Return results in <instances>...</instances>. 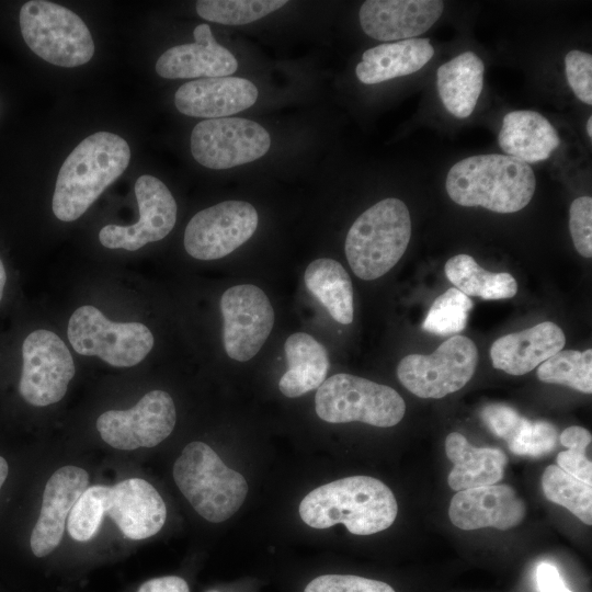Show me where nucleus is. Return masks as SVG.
<instances>
[{
    "label": "nucleus",
    "mask_w": 592,
    "mask_h": 592,
    "mask_svg": "<svg viewBox=\"0 0 592 592\" xmlns=\"http://www.w3.org/2000/svg\"><path fill=\"white\" fill-rule=\"evenodd\" d=\"M566 343L563 331L551 321L509 333L497 339L490 348V358L497 369L519 376L562 350Z\"/></svg>",
    "instance_id": "obj_22"
},
{
    "label": "nucleus",
    "mask_w": 592,
    "mask_h": 592,
    "mask_svg": "<svg viewBox=\"0 0 592 592\" xmlns=\"http://www.w3.org/2000/svg\"><path fill=\"white\" fill-rule=\"evenodd\" d=\"M471 308V299L451 287L433 301L422 329L437 335L457 334L465 329Z\"/></svg>",
    "instance_id": "obj_33"
},
{
    "label": "nucleus",
    "mask_w": 592,
    "mask_h": 592,
    "mask_svg": "<svg viewBox=\"0 0 592 592\" xmlns=\"http://www.w3.org/2000/svg\"><path fill=\"white\" fill-rule=\"evenodd\" d=\"M480 415L486 426L506 443L515 436L525 419L513 408L502 403L487 405Z\"/></svg>",
    "instance_id": "obj_40"
},
{
    "label": "nucleus",
    "mask_w": 592,
    "mask_h": 592,
    "mask_svg": "<svg viewBox=\"0 0 592 592\" xmlns=\"http://www.w3.org/2000/svg\"><path fill=\"white\" fill-rule=\"evenodd\" d=\"M542 487L545 497L567 510L587 525L592 524V488L590 485L549 465L543 473Z\"/></svg>",
    "instance_id": "obj_30"
},
{
    "label": "nucleus",
    "mask_w": 592,
    "mask_h": 592,
    "mask_svg": "<svg viewBox=\"0 0 592 592\" xmlns=\"http://www.w3.org/2000/svg\"><path fill=\"white\" fill-rule=\"evenodd\" d=\"M299 515L314 528L338 523L354 535H371L388 528L398 505L392 491L369 476H351L311 490L299 504Z\"/></svg>",
    "instance_id": "obj_1"
},
{
    "label": "nucleus",
    "mask_w": 592,
    "mask_h": 592,
    "mask_svg": "<svg viewBox=\"0 0 592 592\" xmlns=\"http://www.w3.org/2000/svg\"><path fill=\"white\" fill-rule=\"evenodd\" d=\"M569 229L576 250L584 258L592 257V198L577 197L569 208Z\"/></svg>",
    "instance_id": "obj_38"
},
{
    "label": "nucleus",
    "mask_w": 592,
    "mask_h": 592,
    "mask_svg": "<svg viewBox=\"0 0 592 592\" xmlns=\"http://www.w3.org/2000/svg\"><path fill=\"white\" fill-rule=\"evenodd\" d=\"M434 54L426 38L385 43L363 53L355 68L357 79L375 84L419 71Z\"/></svg>",
    "instance_id": "obj_25"
},
{
    "label": "nucleus",
    "mask_w": 592,
    "mask_h": 592,
    "mask_svg": "<svg viewBox=\"0 0 592 592\" xmlns=\"http://www.w3.org/2000/svg\"><path fill=\"white\" fill-rule=\"evenodd\" d=\"M172 474L193 509L212 523L231 517L248 493L243 476L226 466L217 453L203 442H191L183 448Z\"/></svg>",
    "instance_id": "obj_5"
},
{
    "label": "nucleus",
    "mask_w": 592,
    "mask_h": 592,
    "mask_svg": "<svg viewBox=\"0 0 592 592\" xmlns=\"http://www.w3.org/2000/svg\"><path fill=\"white\" fill-rule=\"evenodd\" d=\"M135 195L139 220L130 226L106 225L99 232L103 247L136 251L149 242L163 239L177 220V203L159 179L144 174L136 180Z\"/></svg>",
    "instance_id": "obj_15"
},
{
    "label": "nucleus",
    "mask_w": 592,
    "mask_h": 592,
    "mask_svg": "<svg viewBox=\"0 0 592 592\" xmlns=\"http://www.w3.org/2000/svg\"><path fill=\"white\" fill-rule=\"evenodd\" d=\"M440 0H367L358 12L365 34L378 41H405L426 32L442 15Z\"/></svg>",
    "instance_id": "obj_18"
},
{
    "label": "nucleus",
    "mask_w": 592,
    "mask_h": 592,
    "mask_svg": "<svg viewBox=\"0 0 592 592\" xmlns=\"http://www.w3.org/2000/svg\"><path fill=\"white\" fill-rule=\"evenodd\" d=\"M478 362L476 344L467 337L445 340L432 354H409L397 366L400 383L420 398L440 399L463 388Z\"/></svg>",
    "instance_id": "obj_9"
},
{
    "label": "nucleus",
    "mask_w": 592,
    "mask_h": 592,
    "mask_svg": "<svg viewBox=\"0 0 592 592\" xmlns=\"http://www.w3.org/2000/svg\"><path fill=\"white\" fill-rule=\"evenodd\" d=\"M137 592H190V588L181 577L164 576L144 582Z\"/></svg>",
    "instance_id": "obj_42"
},
{
    "label": "nucleus",
    "mask_w": 592,
    "mask_h": 592,
    "mask_svg": "<svg viewBox=\"0 0 592 592\" xmlns=\"http://www.w3.org/2000/svg\"><path fill=\"white\" fill-rule=\"evenodd\" d=\"M536 583L539 592H572L565 584L558 569L548 562L537 566Z\"/></svg>",
    "instance_id": "obj_41"
},
{
    "label": "nucleus",
    "mask_w": 592,
    "mask_h": 592,
    "mask_svg": "<svg viewBox=\"0 0 592 592\" xmlns=\"http://www.w3.org/2000/svg\"><path fill=\"white\" fill-rule=\"evenodd\" d=\"M451 522L464 531L496 527L506 531L521 523L525 504L508 485L457 491L448 508Z\"/></svg>",
    "instance_id": "obj_17"
},
{
    "label": "nucleus",
    "mask_w": 592,
    "mask_h": 592,
    "mask_svg": "<svg viewBox=\"0 0 592 592\" xmlns=\"http://www.w3.org/2000/svg\"><path fill=\"white\" fill-rule=\"evenodd\" d=\"M105 515L115 522L125 537L138 540L151 537L162 528L167 508L151 483L129 478L110 487Z\"/></svg>",
    "instance_id": "obj_19"
},
{
    "label": "nucleus",
    "mask_w": 592,
    "mask_h": 592,
    "mask_svg": "<svg viewBox=\"0 0 592 592\" xmlns=\"http://www.w3.org/2000/svg\"><path fill=\"white\" fill-rule=\"evenodd\" d=\"M271 146L270 134L254 121L241 117L204 119L191 134V152L202 166L223 170L254 161Z\"/></svg>",
    "instance_id": "obj_10"
},
{
    "label": "nucleus",
    "mask_w": 592,
    "mask_h": 592,
    "mask_svg": "<svg viewBox=\"0 0 592 592\" xmlns=\"http://www.w3.org/2000/svg\"><path fill=\"white\" fill-rule=\"evenodd\" d=\"M206 592H220V591L215 590V589H212V590H208V591H206Z\"/></svg>",
    "instance_id": "obj_46"
},
{
    "label": "nucleus",
    "mask_w": 592,
    "mask_h": 592,
    "mask_svg": "<svg viewBox=\"0 0 592 592\" xmlns=\"http://www.w3.org/2000/svg\"><path fill=\"white\" fill-rule=\"evenodd\" d=\"M258 212L244 201H225L196 213L184 231V248L197 260L221 259L257 230Z\"/></svg>",
    "instance_id": "obj_12"
},
{
    "label": "nucleus",
    "mask_w": 592,
    "mask_h": 592,
    "mask_svg": "<svg viewBox=\"0 0 592 592\" xmlns=\"http://www.w3.org/2000/svg\"><path fill=\"white\" fill-rule=\"evenodd\" d=\"M448 196L466 207L481 206L509 214L532 200L536 179L525 162L508 155H478L456 162L445 182Z\"/></svg>",
    "instance_id": "obj_3"
},
{
    "label": "nucleus",
    "mask_w": 592,
    "mask_h": 592,
    "mask_svg": "<svg viewBox=\"0 0 592 592\" xmlns=\"http://www.w3.org/2000/svg\"><path fill=\"white\" fill-rule=\"evenodd\" d=\"M258 88L240 77L202 78L182 84L174 94L180 113L203 118H221L252 106Z\"/></svg>",
    "instance_id": "obj_20"
},
{
    "label": "nucleus",
    "mask_w": 592,
    "mask_h": 592,
    "mask_svg": "<svg viewBox=\"0 0 592 592\" xmlns=\"http://www.w3.org/2000/svg\"><path fill=\"white\" fill-rule=\"evenodd\" d=\"M559 441L568 449L558 454L557 466L591 486L592 464L585 455L587 448L592 441L591 433L582 426L572 425L561 432Z\"/></svg>",
    "instance_id": "obj_35"
},
{
    "label": "nucleus",
    "mask_w": 592,
    "mask_h": 592,
    "mask_svg": "<svg viewBox=\"0 0 592 592\" xmlns=\"http://www.w3.org/2000/svg\"><path fill=\"white\" fill-rule=\"evenodd\" d=\"M567 81L576 96L585 104H592V56L573 49L565 57Z\"/></svg>",
    "instance_id": "obj_39"
},
{
    "label": "nucleus",
    "mask_w": 592,
    "mask_h": 592,
    "mask_svg": "<svg viewBox=\"0 0 592 592\" xmlns=\"http://www.w3.org/2000/svg\"><path fill=\"white\" fill-rule=\"evenodd\" d=\"M315 409L317 415L329 423L357 421L389 428L402 420L406 403L389 386L340 373L332 375L318 387Z\"/></svg>",
    "instance_id": "obj_6"
},
{
    "label": "nucleus",
    "mask_w": 592,
    "mask_h": 592,
    "mask_svg": "<svg viewBox=\"0 0 592 592\" xmlns=\"http://www.w3.org/2000/svg\"><path fill=\"white\" fill-rule=\"evenodd\" d=\"M482 60L465 52L443 64L436 73L439 95L445 109L458 118L468 117L483 87Z\"/></svg>",
    "instance_id": "obj_27"
},
{
    "label": "nucleus",
    "mask_w": 592,
    "mask_h": 592,
    "mask_svg": "<svg viewBox=\"0 0 592 592\" xmlns=\"http://www.w3.org/2000/svg\"><path fill=\"white\" fill-rule=\"evenodd\" d=\"M286 3V0H201L196 2V12L209 22L241 25L262 19Z\"/></svg>",
    "instance_id": "obj_32"
},
{
    "label": "nucleus",
    "mask_w": 592,
    "mask_h": 592,
    "mask_svg": "<svg viewBox=\"0 0 592 592\" xmlns=\"http://www.w3.org/2000/svg\"><path fill=\"white\" fill-rule=\"evenodd\" d=\"M303 592H396L388 583L353 574H322L310 580Z\"/></svg>",
    "instance_id": "obj_37"
},
{
    "label": "nucleus",
    "mask_w": 592,
    "mask_h": 592,
    "mask_svg": "<svg viewBox=\"0 0 592 592\" xmlns=\"http://www.w3.org/2000/svg\"><path fill=\"white\" fill-rule=\"evenodd\" d=\"M539 380L571 387L583 394L592 392V350H560L537 368Z\"/></svg>",
    "instance_id": "obj_31"
},
{
    "label": "nucleus",
    "mask_w": 592,
    "mask_h": 592,
    "mask_svg": "<svg viewBox=\"0 0 592 592\" xmlns=\"http://www.w3.org/2000/svg\"><path fill=\"white\" fill-rule=\"evenodd\" d=\"M308 291L339 323L353 321V287L345 269L335 260L322 258L311 261L305 270Z\"/></svg>",
    "instance_id": "obj_28"
},
{
    "label": "nucleus",
    "mask_w": 592,
    "mask_h": 592,
    "mask_svg": "<svg viewBox=\"0 0 592 592\" xmlns=\"http://www.w3.org/2000/svg\"><path fill=\"white\" fill-rule=\"evenodd\" d=\"M445 275L466 296L482 299L512 298L517 292L515 278L506 272H488L468 254H457L445 263Z\"/></svg>",
    "instance_id": "obj_29"
},
{
    "label": "nucleus",
    "mask_w": 592,
    "mask_h": 592,
    "mask_svg": "<svg viewBox=\"0 0 592 592\" xmlns=\"http://www.w3.org/2000/svg\"><path fill=\"white\" fill-rule=\"evenodd\" d=\"M194 43L166 50L156 62V72L166 79L216 78L232 75L238 62L235 56L214 38L208 24L197 25Z\"/></svg>",
    "instance_id": "obj_21"
},
{
    "label": "nucleus",
    "mask_w": 592,
    "mask_h": 592,
    "mask_svg": "<svg viewBox=\"0 0 592 592\" xmlns=\"http://www.w3.org/2000/svg\"><path fill=\"white\" fill-rule=\"evenodd\" d=\"M75 351L99 356L114 367L140 363L153 348V335L141 322H113L91 305L79 307L71 315L67 330Z\"/></svg>",
    "instance_id": "obj_8"
},
{
    "label": "nucleus",
    "mask_w": 592,
    "mask_h": 592,
    "mask_svg": "<svg viewBox=\"0 0 592 592\" xmlns=\"http://www.w3.org/2000/svg\"><path fill=\"white\" fill-rule=\"evenodd\" d=\"M9 473V466L7 460L0 456V489L3 486Z\"/></svg>",
    "instance_id": "obj_43"
},
{
    "label": "nucleus",
    "mask_w": 592,
    "mask_h": 592,
    "mask_svg": "<svg viewBox=\"0 0 592 592\" xmlns=\"http://www.w3.org/2000/svg\"><path fill=\"white\" fill-rule=\"evenodd\" d=\"M20 27L31 50L55 66L78 67L94 54L88 26L64 5L44 0L27 1L20 10Z\"/></svg>",
    "instance_id": "obj_7"
},
{
    "label": "nucleus",
    "mask_w": 592,
    "mask_h": 592,
    "mask_svg": "<svg viewBox=\"0 0 592 592\" xmlns=\"http://www.w3.org/2000/svg\"><path fill=\"white\" fill-rule=\"evenodd\" d=\"M410 237L407 205L399 198H384L362 213L349 229L344 244L349 265L357 277L376 280L401 259Z\"/></svg>",
    "instance_id": "obj_4"
},
{
    "label": "nucleus",
    "mask_w": 592,
    "mask_h": 592,
    "mask_svg": "<svg viewBox=\"0 0 592 592\" xmlns=\"http://www.w3.org/2000/svg\"><path fill=\"white\" fill-rule=\"evenodd\" d=\"M175 421L171 396L163 390H151L130 409L102 413L96 429L110 446L130 451L158 445L171 434Z\"/></svg>",
    "instance_id": "obj_13"
},
{
    "label": "nucleus",
    "mask_w": 592,
    "mask_h": 592,
    "mask_svg": "<svg viewBox=\"0 0 592 592\" xmlns=\"http://www.w3.org/2000/svg\"><path fill=\"white\" fill-rule=\"evenodd\" d=\"M445 452L454 464L447 482L456 491L497 483L502 479L508 463L501 449L473 446L458 432L446 436Z\"/></svg>",
    "instance_id": "obj_23"
},
{
    "label": "nucleus",
    "mask_w": 592,
    "mask_h": 592,
    "mask_svg": "<svg viewBox=\"0 0 592 592\" xmlns=\"http://www.w3.org/2000/svg\"><path fill=\"white\" fill-rule=\"evenodd\" d=\"M220 310L225 352L238 362L249 361L263 346L274 326L270 299L255 285H236L221 295Z\"/></svg>",
    "instance_id": "obj_14"
},
{
    "label": "nucleus",
    "mask_w": 592,
    "mask_h": 592,
    "mask_svg": "<svg viewBox=\"0 0 592 592\" xmlns=\"http://www.w3.org/2000/svg\"><path fill=\"white\" fill-rule=\"evenodd\" d=\"M5 282H7L5 269H4V265H3V263H2V261L0 259V300L2 299V296H3Z\"/></svg>",
    "instance_id": "obj_44"
},
{
    "label": "nucleus",
    "mask_w": 592,
    "mask_h": 592,
    "mask_svg": "<svg viewBox=\"0 0 592 592\" xmlns=\"http://www.w3.org/2000/svg\"><path fill=\"white\" fill-rule=\"evenodd\" d=\"M501 149L525 163L550 157L560 145L555 127L542 114L522 110L509 112L498 135Z\"/></svg>",
    "instance_id": "obj_24"
},
{
    "label": "nucleus",
    "mask_w": 592,
    "mask_h": 592,
    "mask_svg": "<svg viewBox=\"0 0 592 592\" xmlns=\"http://www.w3.org/2000/svg\"><path fill=\"white\" fill-rule=\"evenodd\" d=\"M557 429L546 421L524 419L515 436L508 443L513 454L538 457L556 446Z\"/></svg>",
    "instance_id": "obj_36"
},
{
    "label": "nucleus",
    "mask_w": 592,
    "mask_h": 592,
    "mask_svg": "<svg viewBox=\"0 0 592 592\" xmlns=\"http://www.w3.org/2000/svg\"><path fill=\"white\" fill-rule=\"evenodd\" d=\"M587 133L590 138H592V117L590 116L587 122Z\"/></svg>",
    "instance_id": "obj_45"
},
{
    "label": "nucleus",
    "mask_w": 592,
    "mask_h": 592,
    "mask_svg": "<svg viewBox=\"0 0 592 592\" xmlns=\"http://www.w3.org/2000/svg\"><path fill=\"white\" fill-rule=\"evenodd\" d=\"M88 487L89 474L73 465L60 467L47 480L39 515L30 538L36 557H45L58 547L68 515Z\"/></svg>",
    "instance_id": "obj_16"
},
{
    "label": "nucleus",
    "mask_w": 592,
    "mask_h": 592,
    "mask_svg": "<svg viewBox=\"0 0 592 592\" xmlns=\"http://www.w3.org/2000/svg\"><path fill=\"white\" fill-rule=\"evenodd\" d=\"M22 358L21 397L35 407L61 400L76 372L65 342L50 330H34L23 341Z\"/></svg>",
    "instance_id": "obj_11"
},
{
    "label": "nucleus",
    "mask_w": 592,
    "mask_h": 592,
    "mask_svg": "<svg viewBox=\"0 0 592 592\" xmlns=\"http://www.w3.org/2000/svg\"><path fill=\"white\" fill-rule=\"evenodd\" d=\"M287 371L278 382L288 398L300 397L318 388L325 380L330 362L327 349L305 332L291 334L284 344Z\"/></svg>",
    "instance_id": "obj_26"
},
{
    "label": "nucleus",
    "mask_w": 592,
    "mask_h": 592,
    "mask_svg": "<svg viewBox=\"0 0 592 592\" xmlns=\"http://www.w3.org/2000/svg\"><path fill=\"white\" fill-rule=\"evenodd\" d=\"M110 486L88 487L72 506L68 519L69 535L78 542L94 537L104 519Z\"/></svg>",
    "instance_id": "obj_34"
},
{
    "label": "nucleus",
    "mask_w": 592,
    "mask_h": 592,
    "mask_svg": "<svg viewBox=\"0 0 592 592\" xmlns=\"http://www.w3.org/2000/svg\"><path fill=\"white\" fill-rule=\"evenodd\" d=\"M130 160L127 141L99 132L84 138L66 158L53 195L54 215L73 221L126 170Z\"/></svg>",
    "instance_id": "obj_2"
}]
</instances>
